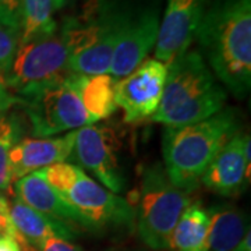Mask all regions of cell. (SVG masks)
<instances>
[{
	"instance_id": "obj_1",
	"label": "cell",
	"mask_w": 251,
	"mask_h": 251,
	"mask_svg": "<svg viewBox=\"0 0 251 251\" xmlns=\"http://www.w3.org/2000/svg\"><path fill=\"white\" fill-rule=\"evenodd\" d=\"M208 67L234 94L244 98L251 85V1L216 0L196 34Z\"/></svg>"
},
{
	"instance_id": "obj_2",
	"label": "cell",
	"mask_w": 251,
	"mask_h": 251,
	"mask_svg": "<svg viewBox=\"0 0 251 251\" xmlns=\"http://www.w3.org/2000/svg\"><path fill=\"white\" fill-rule=\"evenodd\" d=\"M131 13L113 0H88L80 11L64 17L59 34L69 52L70 72L109 74Z\"/></svg>"
},
{
	"instance_id": "obj_3",
	"label": "cell",
	"mask_w": 251,
	"mask_h": 251,
	"mask_svg": "<svg viewBox=\"0 0 251 251\" xmlns=\"http://www.w3.org/2000/svg\"><path fill=\"white\" fill-rule=\"evenodd\" d=\"M236 134L239 122L234 109H222L194 125L166 127L162 155L168 177L180 190L193 191L216 153Z\"/></svg>"
},
{
	"instance_id": "obj_4",
	"label": "cell",
	"mask_w": 251,
	"mask_h": 251,
	"mask_svg": "<svg viewBox=\"0 0 251 251\" xmlns=\"http://www.w3.org/2000/svg\"><path fill=\"white\" fill-rule=\"evenodd\" d=\"M168 66L161 103L151 119L166 127L194 125L224 109L226 91L197 50H186Z\"/></svg>"
},
{
	"instance_id": "obj_5",
	"label": "cell",
	"mask_w": 251,
	"mask_h": 251,
	"mask_svg": "<svg viewBox=\"0 0 251 251\" xmlns=\"http://www.w3.org/2000/svg\"><path fill=\"white\" fill-rule=\"evenodd\" d=\"M188 205V194L172 183L162 163L145 168L135 212L137 232L144 244L152 250L169 249L172 232Z\"/></svg>"
},
{
	"instance_id": "obj_6",
	"label": "cell",
	"mask_w": 251,
	"mask_h": 251,
	"mask_svg": "<svg viewBox=\"0 0 251 251\" xmlns=\"http://www.w3.org/2000/svg\"><path fill=\"white\" fill-rule=\"evenodd\" d=\"M20 102L25 106L31 133L36 138H48L97 123L69 85L67 77L34 88L21 97Z\"/></svg>"
},
{
	"instance_id": "obj_7",
	"label": "cell",
	"mask_w": 251,
	"mask_h": 251,
	"mask_svg": "<svg viewBox=\"0 0 251 251\" xmlns=\"http://www.w3.org/2000/svg\"><path fill=\"white\" fill-rule=\"evenodd\" d=\"M70 73L69 52L57 31L54 35L18 44L13 63L1 80L7 88L24 97L34 88L66 78Z\"/></svg>"
},
{
	"instance_id": "obj_8",
	"label": "cell",
	"mask_w": 251,
	"mask_h": 251,
	"mask_svg": "<svg viewBox=\"0 0 251 251\" xmlns=\"http://www.w3.org/2000/svg\"><path fill=\"white\" fill-rule=\"evenodd\" d=\"M119 148L120 143L110 127L90 125L75 130L72 156L77 166L91 172L103 187L117 194L126 187Z\"/></svg>"
},
{
	"instance_id": "obj_9",
	"label": "cell",
	"mask_w": 251,
	"mask_h": 251,
	"mask_svg": "<svg viewBox=\"0 0 251 251\" xmlns=\"http://www.w3.org/2000/svg\"><path fill=\"white\" fill-rule=\"evenodd\" d=\"M62 197L78 212L85 229L99 230L108 226L133 224L135 212L125 198L109 191L82 172Z\"/></svg>"
},
{
	"instance_id": "obj_10",
	"label": "cell",
	"mask_w": 251,
	"mask_h": 251,
	"mask_svg": "<svg viewBox=\"0 0 251 251\" xmlns=\"http://www.w3.org/2000/svg\"><path fill=\"white\" fill-rule=\"evenodd\" d=\"M168 66L156 59L144 60L137 69L116 82L115 102L125 112V122L151 119L161 103Z\"/></svg>"
},
{
	"instance_id": "obj_11",
	"label": "cell",
	"mask_w": 251,
	"mask_h": 251,
	"mask_svg": "<svg viewBox=\"0 0 251 251\" xmlns=\"http://www.w3.org/2000/svg\"><path fill=\"white\" fill-rule=\"evenodd\" d=\"M209 3L211 0H168L156 39V60L168 64L188 50Z\"/></svg>"
},
{
	"instance_id": "obj_12",
	"label": "cell",
	"mask_w": 251,
	"mask_h": 251,
	"mask_svg": "<svg viewBox=\"0 0 251 251\" xmlns=\"http://www.w3.org/2000/svg\"><path fill=\"white\" fill-rule=\"evenodd\" d=\"M159 10L151 7L131 13L117 44L109 74L116 81L137 69L156 45L159 32Z\"/></svg>"
},
{
	"instance_id": "obj_13",
	"label": "cell",
	"mask_w": 251,
	"mask_h": 251,
	"mask_svg": "<svg viewBox=\"0 0 251 251\" xmlns=\"http://www.w3.org/2000/svg\"><path fill=\"white\" fill-rule=\"evenodd\" d=\"M250 147L249 134L230 138L204 172V186L224 197L237 196L250 181Z\"/></svg>"
},
{
	"instance_id": "obj_14",
	"label": "cell",
	"mask_w": 251,
	"mask_h": 251,
	"mask_svg": "<svg viewBox=\"0 0 251 251\" xmlns=\"http://www.w3.org/2000/svg\"><path fill=\"white\" fill-rule=\"evenodd\" d=\"M75 130L62 137L23 138L10 151L9 166L13 181L50 165L72 158Z\"/></svg>"
},
{
	"instance_id": "obj_15",
	"label": "cell",
	"mask_w": 251,
	"mask_h": 251,
	"mask_svg": "<svg viewBox=\"0 0 251 251\" xmlns=\"http://www.w3.org/2000/svg\"><path fill=\"white\" fill-rule=\"evenodd\" d=\"M10 215L17 233L18 244L34 247L38 251L49 237L54 236L72 242L80 233L75 226L38 212L17 198L10 204Z\"/></svg>"
},
{
	"instance_id": "obj_16",
	"label": "cell",
	"mask_w": 251,
	"mask_h": 251,
	"mask_svg": "<svg viewBox=\"0 0 251 251\" xmlns=\"http://www.w3.org/2000/svg\"><path fill=\"white\" fill-rule=\"evenodd\" d=\"M14 194L17 200L38 212L56 218L73 226L78 225L81 227H85L78 212L53 187L48 184L41 171L32 172L16 180Z\"/></svg>"
},
{
	"instance_id": "obj_17",
	"label": "cell",
	"mask_w": 251,
	"mask_h": 251,
	"mask_svg": "<svg viewBox=\"0 0 251 251\" xmlns=\"http://www.w3.org/2000/svg\"><path fill=\"white\" fill-rule=\"evenodd\" d=\"M67 82L78 95L87 113L95 122L108 119L117 109L115 102V88L117 81L110 74L87 75L70 73Z\"/></svg>"
},
{
	"instance_id": "obj_18",
	"label": "cell",
	"mask_w": 251,
	"mask_h": 251,
	"mask_svg": "<svg viewBox=\"0 0 251 251\" xmlns=\"http://www.w3.org/2000/svg\"><path fill=\"white\" fill-rule=\"evenodd\" d=\"M206 251H233L250 232L247 216L234 205L212 206L209 211Z\"/></svg>"
},
{
	"instance_id": "obj_19",
	"label": "cell",
	"mask_w": 251,
	"mask_h": 251,
	"mask_svg": "<svg viewBox=\"0 0 251 251\" xmlns=\"http://www.w3.org/2000/svg\"><path fill=\"white\" fill-rule=\"evenodd\" d=\"M209 214L201 204H190L183 211L169 240L173 251H206Z\"/></svg>"
},
{
	"instance_id": "obj_20",
	"label": "cell",
	"mask_w": 251,
	"mask_h": 251,
	"mask_svg": "<svg viewBox=\"0 0 251 251\" xmlns=\"http://www.w3.org/2000/svg\"><path fill=\"white\" fill-rule=\"evenodd\" d=\"M59 31L53 18L52 0H23L18 44L54 35Z\"/></svg>"
},
{
	"instance_id": "obj_21",
	"label": "cell",
	"mask_w": 251,
	"mask_h": 251,
	"mask_svg": "<svg viewBox=\"0 0 251 251\" xmlns=\"http://www.w3.org/2000/svg\"><path fill=\"white\" fill-rule=\"evenodd\" d=\"M24 123L17 115L0 113V190H9L13 181L9 166L11 148L23 140Z\"/></svg>"
},
{
	"instance_id": "obj_22",
	"label": "cell",
	"mask_w": 251,
	"mask_h": 251,
	"mask_svg": "<svg viewBox=\"0 0 251 251\" xmlns=\"http://www.w3.org/2000/svg\"><path fill=\"white\" fill-rule=\"evenodd\" d=\"M41 172L48 181V184L53 187L60 196H63L75 183V180L80 177V175L84 171L74 163L60 162V163L50 165Z\"/></svg>"
},
{
	"instance_id": "obj_23",
	"label": "cell",
	"mask_w": 251,
	"mask_h": 251,
	"mask_svg": "<svg viewBox=\"0 0 251 251\" xmlns=\"http://www.w3.org/2000/svg\"><path fill=\"white\" fill-rule=\"evenodd\" d=\"M17 48V32L0 24V77L10 69Z\"/></svg>"
},
{
	"instance_id": "obj_24",
	"label": "cell",
	"mask_w": 251,
	"mask_h": 251,
	"mask_svg": "<svg viewBox=\"0 0 251 251\" xmlns=\"http://www.w3.org/2000/svg\"><path fill=\"white\" fill-rule=\"evenodd\" d=\"M23 0H0V24L18 34Z\"/></svg>"
},
{
	"instance_id": "obj_25",
	"label": "cell",
	"mask_w": 251,
	"mask_h": 251,
	"mask_svg": "<svg viewBox=\"0 0 251 251\" xmlns=\"http://www.w3.org/2000/svg\"><path fill=\"white\" fill-rule=\"evenodd\" d=\"M0 237H11L17 240V233L10 215V202L1 193H0Z\"/></svg>"
},
{
	"instance_id": "obj_26",
	"label": "cell",
	"mask_w": 251,
	"mask_h": 251,
	"mask_svg": "<svg viewBox=\"0 0 251 251\" xmlns=\"http://www.w3.org/2000/svg\"><path fill=\"white\" fill-rule=\"evenodd\" d=\"M39 251H84L80 246L74 244L70 240H64L62 237H49Z\"/></svg>"
},
{
	"instance_id": "obj_27",
	"label": "cell",
	"mask_w": 251,
	"mask_h": 251,
	"mask_svg": "<svg viewBox=\"0 0 251 251\" xmlns=\"http://www.w3.org/2000/svg\"><path fill=\"white\" fill-rule=\"evenodd\" d=\"M17 102H20V98L10 92L9 88L4 85V82H3L1 77H0V113L7 112Z\"/></svg>"
},
{
	"instance_id": "obj_28",
	"label": "cell",
	"mask_w": 251,
	"mask_h": 251,
	"mask_svg": "<svg viewBox=\"0 0 251 251\" xmlns=\"http://www.w3.org/2000/svg\"><path fill=\"white\" fill-rule=\"evenodd\" d=\"M0 251H21L17 240L11 237H0Z\"/></svg>"
},
{
	"instance_id": "obj_29",
	"label": "cell",
	"mask_w": 251,
	"mask_h": 251,
	"mask_svg": "<svg viewBox=\"0 0 251 251\" xmlns=\"http://www.w3.org/2000/svg\"><path fill=\"white\" fill-rule=\"evenodd\" d=\"M233 251H251V237H250V232L246 234L243 237V240L239 244L237 247L234 249Z\"/></svg>"
},
{
	"instance_id": "obj_30",
	"label": "cell",
	"mask_w": 251,
	"mask_h": 251,
	"mask_svg": "<svg viewBox=\"0 0 251 251\" xmlns=\"http://www.w3.org/2000/svg\"><path fill=\"white\" fill-rule=\"evenodd\" d=\"M69 1L72 0H52V6H53V10H60L62 7H64Z\"/></svg>"
}]
</instances>
